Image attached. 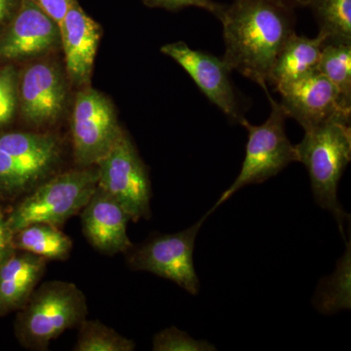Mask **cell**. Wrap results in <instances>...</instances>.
Here are the masks:
<instances>
[{
  "mask_svg": "<svg viewBox=\"0 0 351 351\" xmlns=\"http://www.w3.org/2000/svg\"><path fill=\"white\" fill-rule=\"evenodd\" d=\"M295 8L285 0H233L219 18L223 61L265 93L276 58L295 32Z\"/></svg>",
  "mask_w": 351,
  "mask_h": 351,
  "instance_id": "cell-1",
  "label": "cell"
},
{
  "mask_svg": "<svg viewBox=\"0 0 351 351\" xmlns=\"http://www.w3.org/2000/svg\"><path fill=\"white\" fill-rule=\"evenodd\" d=\"M295 151L298 162L308 172L315 202L331 212L345 237L343 223L350 215L339 204L338 186L351 160L350 123L330 121L306 130Z\"/></svg>",
  "mask_w": 351,
  "mask_h": 351,
  "instance_id": "cell-2",
  "label": "cell"
},
{
  "mask_svg": "<svg viewBox=\"0 0 351 351\" xmlns=\"http://www.w3.org/2000/svg\"><path fill=\"white\" fill-rule=\"evenodd\" d=\"M87 315L86 297L75 283L47 281L36 288L20 309L16 336L27 350H47L51 341L80 326Z\"/></svg>",
  "mask_w": 351,
  "mask_h": 351,
  "instance_id": "cell-3",
  "label": "cell"
},
{
  "mask_svg": "<svg viewBox=\"0 0 351 351\" xmlns=\"http://www.w3.org/2000/svg\"><path fill=\"white\" fill-rule=\"evenodd\" d=\"M99 182L96 166L52 176L16 205L6 223L13 234L32 223L61 226L80 213Z\"/></svg>",
  "mask_w": 351,
  "mask_h": 351,
  "instance_id": "cell-4",
  "label": "cell"
},
{
  "mask_svg": "<svg viewBox=\"0 0 351 351\" xmlns=\"http://www.w3.org/2000/svg\"><path fill=\"white\" fill-rule=\"evenodd\" d=\"M59 140L50 134L10 132L0 135V193L27 195L52 177L60 160Z\"/></svg>",
  "mask_w": 351,
  "mask_h": 351,
  "instance_id": "cell-5",
  "label": "cell"
},
{
  "mask_svg": "<svg viewBox=\"0 0 351 351\" xmlns=\"http://www.w3.org/2000/svg\"><path fill=\"white\" fill-rule=\"evenodd\" d=\"M267 96L271 107L269 119L262 125H251L248 120L243 124L248 131V142L241 170L230 188L223 191L214 207L208 212L209 214L213 213L239 189L249 184L265 182L278 174L289 164L297 161L295 145L291 144L286 134L287 117L269 92Z\"/></svg>",
  "mask_w": 351,
  "mask_h": 351,
  "instance_id": "cell-6",
  "label": "cell"
},
{
  "mask_svg": "<svg viewBox=\"0 0 351 351\" xmlns=\"http://www.w3.org/2000/svg\"><path fill=\"white\" fill-rule=\"evenodd\" d=\"M98 186L130 216L131 221L152 216V184L137 147L125 131L97 162Z\"/></svg>",
  "mask_w": 351,
  "mask_h": 351,
  "instance_id": "cell-7",
  "label": "cell"
},
{
  "mask_svg": "<svg viewBox=\"0 0 351 351\" xmlns=\"http://www.w3.org/2000/svg\"><path fill=\"white\" fill-rule=\"evenodd\" d=\"M209 215L182 232L152 235L144 243L133 245L126 252L129 267L168 279L189 294L197 295L200 282L193 263V251L196 237Z\"/></svg>",
  "mask_w": 351,
  "mask_h": 351,
  "instance_id": "cell-8",
  "label": "cell"
},
{
  "mask_svg": "<svg viewBox=\"0 0 351 351\" xmlns=\"http://www.w3.org/2000/svg\"><path fill=\"white\" fill-rule=\"evenodd\" d=\"M71 131L76 164L90 167L110 151L124 130L112 101L98 90L85 87L76 94Z\"/></svg>",
  "mask_w": 351,
  "mask_h": 351,
  "instance_id": "cell-9",
  "label": "cell"
},
{
  "mask_svg": "<svg viewBox=\"0 0 351 351\" xmlns=\"http://www.w3.org/2000/svg\"><path fill=\"white\" fill-rule=\"evenodd\" d=\"M276 90L286 117L299 122L304 131L330 121L350 123L351 104L317 71Z\"/></svg>",
  "mask_w": 351,
  "mask_h": 351,
  "instance_id": "cell-10",
  "label": "cell"
},
{
  "mask_svg": "<svg viewBox=\"0 0 351 351\" xmlns=\"http://www.w3.org/2000/svg\"><path fill=\"white\" fill-rule=\"evenodd\" d=\"M161 53L177 62L201 92L221 110L230 121L243 126L247 119L230 75L232 69L223 58H218L189 47L184 41L168 43L160 48Z\"/></svg>",
  "mask_w": 351,
  "mask_h": 351,
  "instance_id": "cell-11",
  "label": "cell"
},
{
  "mask_svg": "<svg viewBox=\"0 0 351 351\" xmlns=\"http://www.w3.org/2000/svg\"><path fill=\"white\" fill-rule=\"evenodd\" d=\"M61 44L56 21L31 0L19 8L0 34V61H20L45 54Z\"/></svg>",
  "mask_w": 351,
  "mask_h": 351,
  "instance_id": "cell-12",
  "label": "cell"
},
{
  "mask_svg": "<svg viewBox=\"0 0 351 351\" xmlns=\"http://www.w3.org/2000/svg\"><path fill=\"white\" fill-rule=\"evenodd\" d=\"M63 73L50 62L32 64L19 75L18 107L25 122L34 126L56 122L66 106Z\"/></svg>",
  "mask_w": 351,
  "mask_h": 351,
  "instance_id": "cell-13",
  "label": "cell"
},
{
  "mask_svg": "<svg viewBox=\"0 0 351 351\" xmlns=\"http://www.w3.org/2000/svg\"><path fill=\"white\" fill-rule=\"evenodd\" d=\"M80 215L83 234L97 251L112 256L126 253L133 247L127 233L130 216L100 186H97Z\"/></svg>",
  "mask_w": 351,
  "mask_h": 351,
  "instance_id": "cell-14",
  "label": "cell"
},
{
  "mask_svg": "<svg viewBox=\"0 0 351 351\" xmlns=\"http://www.w3.org/2000/svg\"><path fill=\"white\" fill-rule=\"evenodd\" d=\"M60 32L66 75L73 84L86 86L101 40V25L89 17L75 0L60 25Z\"/></svg>",
  "mask_w": 351,
  "mask_h": 351,
  "instance_id": "cell-15",
  "label": "cell"
},
{
  "mask_svg": "<svg viewBox=\"0 0 351 351\" xmlns=\"http://www.w3.org/2000/svg\"><path fill=\"white\" fill-rule=\"evenodd\" d=\"M46 262L34 254L16 250L0 263V316L27 304L43 278Z\"/></svg>",
  "mask_w": 351,
  "mask_h": 351,
  "instance_id": "cell-16",
  "label": "cell"
},
{
  "mask_svg": "<svg viewBox=\"0 0 351 351\" xmlns=\"http://www.w3.org/2000/svg\"><path fill=\"white\" fill-rule=\"evenodd\" d=\"M325 43L326 38L322 34L308 38L295 32L276 58L269 84L277 88L316 73Z\"/></svg>",
  "mask_w": 351,
  "mask_h": 351,
  "instance_id": "cell-17",
  "label": "cell"
},
{
  "mask_svg": "<svg viewBox=\"0 0 351 351\" xmlns=\"http://www.w3.org/2000/svg\"><path fill=\"white\" fill-rule=\"evenodd\" d=\"M16 250L29 252L46 261H66L73 243L71 237L49 223H32L13 234Z\"/></svg>",
  "mask_w": 351,
  "mask_h": 351,
  "instance_id": "cell-18",
  "label": "cell"
},
{
  "mask_svg": "<svg viewBox=\"0 0 351 351\" xmlns=\"http://www.w3.org/2000/svg\"><path fill=\"white\" fill-rule=\"evenodd\" d=\"M350 242H348L345 255L339 260L334 274L323 278L318 284L313 304L321 313L332 314L350 308Z\"/></svg>",
  "mask_w": 351,
  "mask_h": 351,
  "instance_id": "cell-19",
  "label": "cell"
},
{
  "mask_svg": "<svg viewBox=\"0 0 351 351\" xmlns=\"http://www.w3.org/2000/svg\"><path fill=\"white\" fill-rule=\"evenodd\" d=\"M308 7L326 43L351 44V0H311Z\"/></svg>",
  "mask_w": 351,
  "mask_h": 351,
  "instance_id": "cell-20",
  "label": "cell"
},
{
  "mask_svg": "<svg viewBox=\"0 0 351 351\" xmlns=\"http://www.w3.org/2000/svg\"><path fill=\"white\" fill-rule=\"evenodd\" d=\"M317 73L325 76L351 104V44L325 43Z\"/></svg>",
  "mask_w": 351,
  "mask_h": 351,
  "instance_id": "cell-21",
  "label": "cell"
},
{
  "mask_svg": "<svg viewBox=\"0 0 351 351\" xmlns=\"http://www.w3.org/2000/svg\"><path fill=\"white\" fill-rule=\"evenodd\" d=\"M73 351H133L135 341L99 320L82 321Z\"/></svg>",
  "mask_w": 351,
  "mask_h": 351,
  "instance_id": "cell-22",
  "label": "cell"
},
{
  "mask_svg": "<svg viewBox=\"0 0 351 351\" xmlns=\"http://www.w3.org/2000/svg\"><path fill=\"white\" fill-rule=\"evenodd\" d=\"M154 351H213L216 346L207 341L191 338L186 332L177 327L166 328L157 332L152 339Z\"/></svg>",
  "mask_w": 351,
  "mask_h": 351,
  "instance_id": "cell-23",
  "label": "cell"
},
{
  "mask_svg": "<svg viewBox=\"0 0 351 351\" xmlns=\"http://www.w3.org/2000/svg\"><path fill=\"white\" fill-rule=\"evenodd\" d=\"M19 73L12 66L0 69V126L13 119L18 108Z\"/></svg>",
  "mask_w": 351,
  "mask_h": 351,
  "instance_id": "cell-24",
  "label": "cell"
},
{
  "mask_svg": "<svg viewBox=\"0 0 351 351\" xmlns=\"http://www.w3.org/2000/svg\"><path fill=\"white\" fill-rule=\"evenodd\" d=\"M145 5L151 8H162L169 11H178L186 7H197L204 9L217 18L221 17L226 5L217 3L214 0H142Z\"/></svg>",
  "mask_w": 351,
  "mask_h": 351,
  "instance_id": "cell-25",
  "label": "cell"
},
{
  "mask_svg": "<svg viewBox=\"0 0 351 351\" xmlns=\"http://www.w3.org/2000/svg\"><path fill=\"white\" fill-rule=\"evenodd\" d=\"M36 4L44 12L48 14L57 24L61 25L64 15L68 12L69 6L75 0H31Z\"/></svg>",
  "mask_w": 351,
  "mask_h": 351,
  "instance_id": "cell-26",
  "label": "cell"
},
{
  "mask_svg": "<svg viewBox=\"0 0 351 351\" xmlns=\"http://www.w3.org/2000/svg\"><path fill=\"white\" fill-rule=\"evenodd\" d=\"M16 251L13 245V233L6 223V218L0 211V263Z\"/></svg>",
  "mask_w": 351,
  "mask_h": 351,
  "instance_id": "cell-27",
  "label": "cell"
},
{
  "mask_svg": "<svg viewBox=\"0 0 351 351\" xmlns=\"http://www.w3.org/2000/svg\"><path fill=\"white\" fill-rule=\"evenodd\" d=\"M21 0H0V29L5 27L19 8Z\"/></svg>",
  "mask_w": 351,
  "mask_h": 351,
  "instance_id": "cell-28",
  "label": "cell"
},
{
  "mask_svg": "<svg viewBox=\"0 0 351 351\" xmlns=\"http://www.w3.org/2000/svg\"><path fill=\"white\" fill-rule=\"evenodd\" d=\"M294 7H306L309 5L311 0H285Z\"/></svg>",
  "mask_w": 351,
  "mask_h": 351,
  "instance_id": "cell-29",
  "label": "cell"
}]
</instances>
